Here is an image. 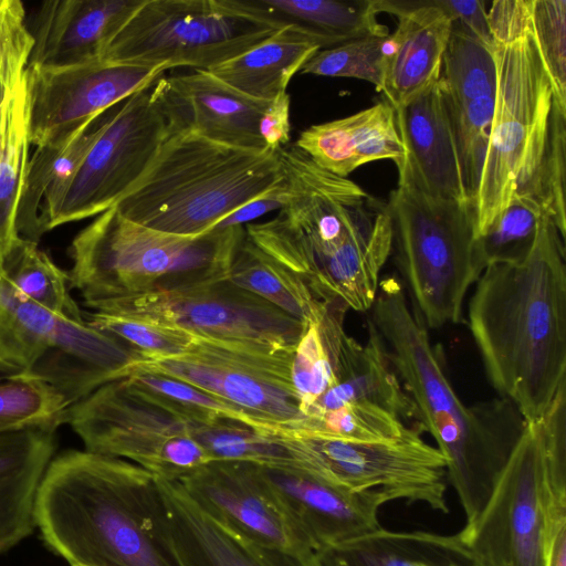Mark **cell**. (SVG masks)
<instances>
[{
  "label": "cell",
  "instance_id": "25",
  "mask_svg": "<svg viewBox=\"0 0 566 566\" xmlns=\"http://www.w3.org/2000/svg\"><path fill=\"white\" fill-rule=\"evenodd\" d=\"M145 0H55L43 2L30 29L29 67L56 69L102 57L103 52Z\"/></svg>",
  "mask_w": 566,
  "mask_h": 566
},
{
  "label": "cell",
  "instance_id": "2",
  "mask_svg": "<svg viewBox=\"0 0 566 566\" xmlns=\"http://www.w3.org/2000/svg\"><path fill=\"white\" fill-rule=\"evenodd\" d=\"M532 0H496L488 23L496 97L472 201L474 237L515 197L535 201L566 238V108L557 102L531 29Z\"/></svg>",
  "mask_w": 566,
  "mask_h": 566
},
{
  "label": "cell",
  "instance_id": "26",
  "mask_svg": "<svg viewBox=\"0 0 566 566\" xmlns=\"http://www.w3.org/2000/svg\"><path fill=\"white\" fill-rule=\"evenodd\" d=\"M295 146L340 177L370 161L389 159L398 167L403 158L395 108L387 99L349 116L310 126L300 134Z\"/></svg>",
  "mask_w": 566,
  "mask_h": 566
},
{
  "label": "cell",
  "instance_id": "3",
  "mask_svg": "<svg viewBox=\"0 0 566 566\" xmlns=\"http://www.w3.org/2000/svg\"><path fill=\"white\" fill-rule=\"evenodd\" d=\"M565 258V237L543 216L528 255L488 265L469 303L488 379L526 422L542 418L566 380Z\"/></svg>",
  "mask_w": 566,
  "mask_h": 566
},
{
  "label": "cell",
  "instance_id": "43",
  "mask_svg": "<svg viewBox=\"0 0 566 566\" xmlns=\"http://www.w3.org/2000/svg\"><path fill=\"white\" fill-rule=\"evenodd\" d=\"M545 467L546 514L566 513V380L538 419Z\"/></svg>",
  "mask_w": 566,
  "mask_h": 566
},
{
  "label": "cell",
  "instance_id": "22",
  "mask_svg": "<svg viewBox=\"0 0 566 566\" xmlns=\"http://www.w3.org/2000/svg\"><path fill=\"white\" fill-rule=\"evenodd\" d=\"M157 481L172 548L181 566H322L316 552L249 539L206 513L178 481Z\"/></svg>",
  "mask_w": 566,
  "mask_h": 566
},
{
  "label": "cell",
  "instance_id": "41",
  "mask_svg": "<svg viewBox=\"0 0 566 566\" xmlns=\"http://www.w3.org/2000/svg\"><path fill=\"white\" fill-rule=\"evenodd\" d=\"M387 36H366L322 49L300 70L301 74L352 77L373 84L381 91Z\"/></svg>",
  "mask_w": 566,
  "mask_h": 566
},
{
  "label": "cell",
  "instance_id": "52",
  "mask_svg": "<svg viewBox=\"0 0 566 566\" xmlns=\"http://www.w3.org/2000/svg\"><path fill=\"white\" fill-rule=\"evenodd\" d=\"M72 566H84V565H72Z\"/></svg>",
  "mask_w": 566,
  "mask_h": 566
},
{
  "label": "cell",
  "instance_id": "27",
  "mask_svg": "<svg viewBox=\"0 0 566 566\" xmlns=\"http://www.w3.org/2000/svg\"><path fill=\"white\" fill-rule=\"evenodd\" d=\"M56 426L0 433V553L36 527L39 486L56 448Z\"/></svg>",
  "mask_w": 566,
  "mask_h": 566
},
{
  "label": "cell",
  "instance_id": "42",
  "mask_svg": "<svg viewBox=\"0 0 566 566\" xmlns=\"http://www.w3.org/2000/svg\"><path fill=\"white\" fill-rule=\"evenodd\" d=\"M84 319L93 328L128 343L143 357L180 355L195 338V334L185 329L126 315L92 311L84 315Z\"/></svg>",
  "mask_w": 566,
  "mask_h": 566
},
{
  "label": "cell",
  "instance_id": "30",
  "mask_svg": "<svg viewBox=\"0 0 566 566\" xmlns=\"http://www.w3.org/2000/svg\"><path fill=\"white\" fill-rule=\"evenodd\" d=\"M319 50L302 28L286 23L259 45L209 72L241 93L271 101L286 92L294 74Z\"/></svg>",
  "mask_w": 566,
  "mask_h": 566
},
{
  "label": "cell",
  "instance_id": "38",
  "mask_svg": "<svg viewBox=\"0 0 566 566\" xmlns=\"http://www.w3.org/2000/svg\"><path fill=\"white\" fill-rule=\"evenodd\" d=\"M410 429L411 427L384 409L353 405L308 413L292 432L350 441L380 442L401 438Z\"/></svg>",
  "mask_w": 566,
  "mask_h": 566
},
{
  "label": "cell",
  "instance_id": "15",
  "mask_svg": "<svg viewBox=\"0 0 566 566\" xmlns=\"http://www.w3.org/2000/svg\"><path fill=\"white\" fill-rule=\"evenodd\" d=\"M458 535L472 566H545V467L538 420L526 422L484 507Z\"/></svg>",
  "mask_w": 566,
  "mask_h": 566
},
{
  "label": "cell",
  "instance_id": "45",
  "mask_svg": "<svg viewBox=\"0 0 566 566\" xmlns=\"http://www.w3.org/2000/svg\"><path fill=\"white\" fill-rule=\"evenodd\" d=\"M19 0H0V82L13 90L24 76L33 36Z\"/></svg>",
  "mask_w": 566,
  "mask_h": 566
},
{
  "label": "cell",
  "instance_id": "31",
  "mask_svg": "<svg viewBox=\"0 0 566 566\" xmlns=\"http://www.w3.org/2000/svg\"><path fill=\"white\" fill-rule=\"evenodd\" d=\"M30 92L25 72L0 108V270L18 240V211L30 161Z\"/></svg>",
  "mask_w": 566,
  "mask_h": 566
},
{
  "label": "cell",
  "instance_id": "34",
  "mask_svg": "<svg viewBox=\"0 0 566 566\" xmlns=\"http://www.w3.org/2000/svg\"><path fill=\"white\" fill-rule=\"evenodd\" d=\"M228 280L308 324L319 318L326 303L306 284L255 247L244 234L232 258Z\"/></svg>",
  "mask_w": 566,
  "mask_h": 566
},
{
  "label": "cell",
  "instance_id": "6",
  "mask_svg": "<svg viewBox=\"0 0 566 566\" xmlns=\"http://www.w3.org/2000/svg\"><path fill=\"white\" fill-rule=\"evenodd\" d=\"M283 180L277 150L232 147L181 130L114 207L148 228L197 237Z\"/></svg>",
  "mask_w": 566,
  "mask_h": 566
},
{
  "label": "cell",
  "instance_id": "24",
  "mask_svg": "<svg viewBox=\"0 0 566 566\" xmlns=\"http://www.w3.org/2000/svg\"><path fill=\"white\" fill-rule=\"evenodd\" d=\"M379 12L398 17L389 34L381 91L399 107L434 84L441 75L453 18L436 0H378Z\"/></svg>",
  "mask_w": 566,
  "mask_h": 566
},
{
  "label": "cell",
  "instance_id": "13",
  "mask_svg": "<svg viewBox=\"0 0 566 566\" xmlns=\"http://www.w3.org/2000/svg\"><path fill=\"white\" fill-rule=\"evenodd\" d=\"M65 423L85 450L120 458L159 479L178 480L212 459L188 423L112 380L69 407Z\"/></svg>",
  "mask_w": 566,
  "mask_h": 566
},
{
  "label": "cell",
  "instance_id": "7",
  "mask_svg": "<svg viewBox=\"0 0 566 566\" xmlns=\"http://www.w3.org/2000/svg\"><path fill=\"white\" fill-rule=\"evenodd\" d=\"M244 234V227H231L177 235L132 221L113 207L73 239L69 284L87 304L228 279Z\"/></svg>",
  "mask_w": 566,
  "mask_h": 566
},
{
  "label": "cell",
  "instance_id": "28",
  "mask_svg": "<svg viewBox=\"0 0 566 566\" xmlns=\"http://www.w3.org/2000/svg\"><path fill=\"white\" fill-rule=\"evenodd\" d=\"M367 328L368 338L365 344L349 336L338 382L323 394L305 416L345 406L365 405L384 409L406 424L416 421L421 428L416 406L402 386L385 342L370 318Z\"/></svg>",
  "mask_w": 566,
  "mask_h": 566
},
{
  "label": "cell",
  "instance_id": "46",
  "mask_svg": "<svg viewBox=\"0 0 566 566\" xmlns=\"http://www.w3.org/2000/svg\"><path fill=\"white\" fill-rule=\"evenodd\" d=\"M291 98L286 92L271 99L259 122V133L270 150L276 151L290 142Z\"/></svg>",
  "mask_w": 566,
  "mask_h": 566
},
{
  "label": "cell",
  "instance_id": "47",
  "mask_svg": "<svg viewBox=\"0 0 566 566\" xmlns=\"http://www.w3.org/2000/svg\"><path fill=\"white\" fill-rule=\"evenodd\" d=\"M436 2L453 18V22L459 23L485 45L492 48V36L484 1L436 0Z\"/></svg>",
  "mask_w": 566,
  "mask_h": 566
},
{
  "label": "cell",
  "instance_id": "12",
  "mask_svg": "<svg viewBox=\"0 0 566 566\" xmlns=\"http://www.w3.org/2000/svg\"><path fill=\"white\" fill-rule=\"evenodd\" d=\"M4 356L15 377L51 386L72 406L125 377L136 353L86 321H70L19 301L7 327Z\"/></svg>",
  "mask_w": 566,
  "mask_h": 566
},
{
  "label": "cell",
  "instance_id": "4",
  "mask_svg": "<svg viewBox=\"0 0 566 566\" xmlns=\"http://www.w3.org/2000/svg\"><path fill=\"white\" fill-rule=\"evenodd\" d=\"M46 545L72 565L181 566L157 476L87 450L53 458L35 501Z\"/></svg>",
  "mask_w": 566,
  "mask_h": 566
},
{
  "label": "cell",
  "instance_id": "23",
  "mask_svg": "<svg viewBox=\"0 0 566 566\" xmlns=\"http://www.w3.org/2000/svg\"><path fill=\"white\" fill-rule=\"evenodd\" d=\"M261 470L315 552L378 528V511L392 500L382 490L350 491L306 471Z\"/></svg>",
  "mask_w": 566,
  "mask_h": 566
},
{
  "label": "cell",
  "instance_id": "5",
  "mask_svg": "<svg viewBox=\"0 0 566 566\" xmlns=\"http://www.w3.org/2000/svg\"><path fill=\"white\" fill-rule=\"evenodd\" d=\"M370 310L369 318L416 406L422 430L433 437L446 459L447 479L464 511L465 524L471 523L491 496L526 421L513 402L501 397L471 406L460 400L440 350L407 305L397 279L379 281Z\"/></svg>",
  "mask_w": 566,
  "mask_h": 566
},
{
  "label": "cell",
  "instance_id": "8",
  "mask_svg": "<svg viewBox=\"0 0 566 566\" xmlns=\"http://www.w3.org/2000/svg\"><path fill=\"white\" fill-rule=\"evenodd\" d=\"M285 24L256 0H145L101 59L209 71Z\"/></svg>",
  "mask_w": 566,
  "mask_h": 566
},
{
  "label": "cell",
  "instance_id": "9",
  "mask_svg": "<svg viewBox=\"0 0 566 566\" xmlns=\"http://www.w3.org/2000/svg\"><path fill=\"white\" fill-rule=\"evenodd\" d=\"M387 206L415 315L426 328L459 323L468 290L482 273L472 206L400 185Z\"/></svg>",
  "mask_w": 566,
  "mask_h": 566
},
{
  "label": "cell",
  "instance_id": "35",
  "mask_svg": "<svg viewBox=\"0 0 566 566\" xmlns=\"http://www.w3.org/2000/svg\"><path fill=\"white\" fill-rule=\"evenodd\" d=\"M106 112L77 129L64 142L36 147L30 157L18 211L19 235L36 242L43 234L40 211L45 193L70 177L85 157L104 124Z\"/></svg>",
  "mask_w": 566,
  "mask_h": 566
},
{
  "label": "cell",
  "instance_id": "29",
  "mask_svg": "<svg viewBox=\"0 0 566 566\" xmlns=\"http://www.w3.org/2000/svg\"><path fill=\"white\" fill-rule=\"evenodd\" d=\"M322 566H448L469 564L458 533L389 531L381 526L316 552ZM461 564V563H460Z\"/></svg>",
  "mask_w": 566,
  "mask_h": 566
},
{
  "label": "cell",
  "instance_id": "32",
  "mask_svg": "<svg viewBox=\"0 0 566 566\" xmlns=\"http://www.w3.org/2000/svg\"><path fill=\"white\" fill-rule=\"evenodd\" d=\"M187 423L193 440L212 461H241L266 468L306 471L301 441L291 430H260L232 419Z\"/></svg>",
  "mask_w": 566,
  "mask_h": 566
},
{
  "label": "cell",
  "instance_id": "1",
  "mask_svg": "<svg viewBox=\"0 0 566 566\" xmlns=\"http://www.w3.org/2000/svg\"><path fill=\"white\" fill-rule=\"evenodd\" d=\"M285 199L277 214L244 226L247 238L297 275L321 302L366 312L392 249L387 203L313 161L303 150H277Z\"/></svg>",
  "mask_w": 566,
  "mask_h": 566
},
{
  "label": "cell",
  "instance_id": "33",
  "mask_svg": "<svg viewBox=\"0 0 566 566\" xmlns=\"http://www.w3.org/2000/svg\"><path fill=\"white\" fill-rule=\"evenodd\" d=\"M285 23H293L328 49L366 36H387L377 20L378 0H256Z\"/></svg>",
  "mask_w": 566,
  "mask_h": 566
},
{
  "label": "cell",
  "instance_id": "36",
  "mask_svg": "<svg viewBox=\"0 0 566 566\" xmlns=\"http://www.w3.org/2000/svg\"><path fill=\"white\" fill-rule=\"evenodd\" d=\"M0 281L20 300L34 303L74 322H85L70 294L69 275L39 249L36 242L19 237L0 270Z\"/></svg>",
  "mask_w": 566,
  "mask_h": 566
},
{
  "label": "cell",
  "instance_id": "37",
  "mask_svg": "<svg viewBox=\"0 0 566 566\" xmlns=\"http://www.w3.org/2000/svg\"><path fill=\"white\" fill-rule=\"evenodd\" d=\"M122 379L133 392L186 422L211 423L219 419H232L260 430H285L261 423L226 400L171 377L130 373Z\"/></svg>",
  "mask_w": 566,
  "mask_h": 566
},
{
  "label": "cell",
  "instance_id": "11",
  "mask_svg": "<svg viewBox=\"0 0 566 566\" xmlns=\"http://www.w3.org/2000/svg\"><path fill=\"white\" fill-rule=\"evenodd\" d=\"M294 350L195 335L180 355L136 354L125 377L130 373L171 377L226 400L261 423L295 431L304 415L292 381Z\"/></svg>",
  "mask_w": 566,
  "mask_h": 566
},
{
  "label": "cell",
  "instance_id": "18",
  "mask_svg": "<svg viewBox=\"0 0 566 566\" xmlns=\"http://www.w3.org/2000/svg\"><path fill=\"white\" fill-rule=\"evenodd\" d=\"M211 517L256 543L291 551H314L261 467L210 461L177 480Z\"/></svg>",
  "mask_w": 566,
  "mask_h": 566
},
{
  "label": "cell",
  "instance_id": "17",
  "mask_svg": "<svg viewBox=\"0 0 566 566\" xmlns=\"http://www.w3.org/2000/svg\"><path fill=\"white\" fill-rule=\"evenodd\" d=\"M166 71L103 59L66 67L27 69L31 145L64 142L114 105L154 84Z\"/></svg>",
  "mask_w": 566,
  "mask_h": 566
},
{
  "label": "cell",
  "instance_id": "16",
  "mask_svg": "<svg viewBox=\"0 0 566 566\" xmlns=\"http://www.w3.org/2000/svg\"><path fill=\"white\" fill-rule=\"evenodd\" d=\"M294 434L302 440L310 473L350 491L382 490L392 500L448 512L446 459L420 430L380 442Z\"/></svg>",
  "mask_w": 566,
  "mask_h": 566
},
{
  "label": "cell",
  "instance_id": "39",
  "mask_svg": "<svg viewBox=\"0 0 566 566\" xmlns=\"http://www.w3.org/2000/svg\"><path fill=\"white\" fill-rule=\"evenodd\" d=\"M543 216V209L535 201L515 197L489 229L475 239L482 272L491 264L524 260L533 248Z\"/></svg>",
  "mask_w": 566,
  "mask_h": 566
},
{
  "label": "cell",
  "instance_id": "51",
  "mask_svg": "<svg viewBox=\"0 0 566 566\" xmlns=\"http://www.w3.org/2000/svg\"><path fill=\"white\" fill-rule=\"evenodd\" d=\"M7 376H9V375H7L2 369H0V378L1 377H7Z\"/></svg>",
  "mask_w": 566,
  "mask_h": 566
},
{
  "label": "cell",
  "instance_id": "19",
  "mask_svg": "<svg viewBox=\"0 0 566 566\" xmlns=\"http://www.w3.org/2000/svg\"><path fill=\"white\" fill-rule=\"evenodd\" d=\"M440 81L472 205L495 106L496 71L492 48L453 22Z\"/></svg>",
  "mask_w": 566,
  "mask_h": 566
},
{
  "label": "cell",
  "instance_id": "20",
  "mask_svg": "<svg viewBox=\"0 0 566 566\" xmlns=\"http://www.w3.org/2000/svg\"><path fill=\"white\" fill-rule=\"evenodd\" d=\"M153 92L176 133L190 130L232 147L268 149L259 122L270 101L241 93L206 70L161 75Z\"/></svg>",
  "mask_w": 566,
  "mask_h": 566
},
{
  "label": "cell",
  "instance_id": "50",
  "mask_svg": "<svg viewBox=\"0 0 566 566\" xmlns=\"http://www.w3.org/2000/svg\"><path fill=\"white\" fill-rule=\"evenodd\" d=\"M448 566H472V565H470V564L462 565V564H460V563H455V564H450V565H448Z\"/></svg>",
  "mask_w": 566,
  "mask_h": 566
},
{
  "label": "cell",
  "instance_id": "40",
  "mask_svg": "<svg viewBox=\"0 0 566 566\" xmlns=\"http://www.w3.org/2000/svg\"><path fill=\"white\" fill-rule=\"evenodd\" d=\"M69 407L61 394L41 381L0 378V433L28 427H60L65 423Z\"/></svg>",
  "mask_w": 566,
  "mask_h": 566
},
{
  "label": "cell",
  "instance_id": "14",
  "mask_svg": "<svg viewBox=\"0 0 566 566\" xmlns=\"http://www.w3.org/2000/svg\"><path fill=\"white\" fill-rule=\"evenodd\" d=\"M84 305L93 312L143 318L203 337L279 348H295L307 326L228 279Z\"/></svg>",
  "mask_w": 566,
  "mask_h": 566
},
{
  "label": "cell",
  "instance_id": "44",
  "mask_svg": "<svg viewBox=\"0 0 566 566\" xmlns=\"http://www.w3.org/2000/svg\"><path fill=\"white\" fill-rule=\"evenodd\" d=\"M531 29L557 102L566 108V0H532Z\"/></svg>",
  "mask_w": 566,
  "mask_h": 566
},
{
  "label": "cell",
  "instance_id": "49",
  "mask_svg": "<svg viewBox=\"0 0 566 566\" xmlns=\"http://www.w3.org/2000/svg\"><path fill=\"white\" fill-rule=\"evenodd\" d=\"M545 566H566V520L547 526Z\"/></svg>",
  "mask_w": 566,
  "mask_h": 566
},
{
  "label": "cell",
  "instance_id": "10",
  "mask_svg": "<svg viewBox=\"0 0 566 566\" xmlns=\"http://www.w3.org/2000/svg\"><path fill=\"white\" fill-rule=\"evenodd\" d=\"M153 84L114 105L74 172L44 196L42 233L113 208L142 178L175 134Z\"/></svg>",
  "mask_w": 566,
  "mask_h": 566
},
{
  "label": "cell",
  "instance_id": "48",
  "mask_svg": "<svg viewBox=\"0 0 566 566\" xmlns=\"http://www.w3.org/2000/svg\"><path fill=\"white\" fill-rule=\"evenodd\" d=\"M285 199V188L283 182L268 192L266 195L254 199L237 209L233 213L224 218L216 228L244 227L251 221L275 210H280Z\"/></svg>",
  "mask_w": 566,
  "mask_h": 566
},
{
  "label": "cell",
  "instance_id": "21",
  "mask_svg": "<svg viewBox=\"0 0 566 566\" xmlns=\"http://www.w3.org/2000/svg\"><path fill=\"white\" fill-rule=\"evenodd\" d=\"M395 117L403 146V158L397 167L398 185L471 205L440 78L396 107Z\"/></svg>",
  "mask_w": 566,
  "mask_h": 566
}]
</instances>
